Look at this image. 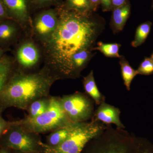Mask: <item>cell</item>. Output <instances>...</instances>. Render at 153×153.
<instances>
[{"label":"cell","mask_w":153,"mask_h":153,"mask_svg":"<svg viewBox=\"0 0 153 153\" xmlns=\"http://www.w3.org/2000/svg\"><path fill=\"white\" fill-rule=\"evenodd\" d=\"M13 153H33L30 152H25L22 151L16 150H13Z\"/></svg>","instance_id":"obj_31"},{"label":"cell","mask_w":153,"mask_h":153,"mask_svg":"<svg viewBox=\"0 0 153 153\" xmlns=\"http://www.w3.org/2000/svg\"><path fill=\"white\" fill-rule=\"evenodd\" d=\"M111 26L114 33L123 30L131 13V5L129 1L123 5L113 9Z\"/></svg>","instance_id":"obj_13"},{"label":"cell","mask_w":153,"mask_h":153,"mask_svg":"<svg viewBox=\"0 0 153 153\" xmlns=\"http://www.w3.org/2000/svg\"><path fill=\"white\" fill-rule=\"evenodd\" d=\"M103 12H107L112 10L111 0H100Z\"/></svg>","instance_id":"obj_26"},{"label":"cell","mask_w":153,"mask_h":153,"mask_svg":"<svg viewBox=\"0 0 153 153\" xmlns=\"http://www.w3.org/2000/svg\"><path fill=\"white\" fill-rule=\"evenodd\" d=\"M121 46V44L117 43L106 44L100 41L97 43L93 51H99L106 57L120 58L121 56L119 53Z\"/></svg>","instance_id":"obj_20"},{"label":"cell","mask_w":153,"mask_h":153,"mask_svg":"<svg viewBox=\"0 0 153 153\" xmlns=\"http://www.w3.org/2000/svg\"><path fill=\"white\" fill-rule=\"evenodd\" d=\"M21 25L10 19L0 22V49L7 51L19 41L22 30Z\"/></svg>","instance_id":"obj_10"},{"label":"cell","mask_w":153,"mask_h":153,"mask_svg":"<svg viewBox=\"0 0 153 153\" xmlns=\"http://www.w3.org/2000/svg\"><path fill=\"white\" fill-rule=\"evenodd\" d=\"M41 57V51L37 45L33 41H26L17 47L14 59L19 68L29 71L38 65Z\"/></svg>","instance_id":"obj_9"},{"label":"cell","mask_w":153,"mask_h":153,"mask_svg":"<svg viewBox=\"0 0 153 153\" xmlns=\"http://www.w3.org/2000/svg\"><path fill=\"white\" fill-rule=\"evenodd\" d=\"M10 19L19 23L22 28L28 25L30 14L27 0H2Z\"/></svg>","instance_id":"obj_12"},{"label":"cell","mask_w":153,"mask_h":153,"mask_svg":"<svg viewBox=\"0 0 153 153\" xmlns=\"http://www.w3.org/2000/svg\"><path fill=\"white\" fill-rule=\"evenodd\" d=\"M94 12L96 10L100 4V0H89Z\"/></svg>","instance_id":"obj_28"},{"label":"cell","mask_w":153,"mask_h":153,"mask_svg":"<svg viewBox=\"0 0 153 153\" xmlns=\"http://www.w3.org/2000/svg\"><path fill=\"white\" fill-rule=\"evenodd\" d=\"M10 19L8 16L7 13L2 0H0V22Z\"/></svg>","instance_id":"obj_25"},{"label":"cell","mask_w":153,"mask_h":153,"mask_svg":"<svg viewBox=\"0 0 153 153\" xmlns=\"http://www.w3.org/2000/svg\"><path fill=\"white\" fill-rule=\"evenodd\" d=\"M66 8L82 14L94 12L89 0H66L63 4Z\"/></svg>","instance_id":"obj_21"},{"label":"cell","mask_w":153,"mask_h":153,"mask_svg":"<svg viewBox=\"0 0 153 153\" xmlns=\"http://www.w3.org/2000/svg\"><path fill=\"white\" fill-rule=\"evenodd\" d=\"M0 153H13V150L9 148L0 147Z\"/></svg>","instance_id":"obj_29"},{"label":"cell","mask_w":153,"mask_h":153,"mask_svg":"<svg viewBox=\"0 0 153 153\" xmlns=\"http://www.w3.org/2000/svg\"><path fill=\"white\" fill-rule=\"evenodd\" d=\"M10 124V121L6 120L2 116V114L0 113V137L8 128Z\"/></svg>","instance_id":"obj_24"},{"label":"cell","mask_w":153,"mask_h":153,"mask_svg":"<svg viewBox=\"0 0 153 153\" xmlns=\"http://www.w3.org/2000/svg\"><path fill=\"white\" fill-rule=\"evenodd\" d=\"M59 80L44 66L38 71H26L16 66L0 93V113L10 107L26 110L34 100L49 95L53 83Z\"/></svg>","instance_id":"obj_2"},{"label":"cell","mask_w":153,"mask_h":153,"mask_svg":"<svg viewBox=\"0 0 153 153\" xmlns=\"http://www.w3.org/2000/svg\"><path fill=\"white\" fill-rule=\"evenodd\" d=\"M57 27L41 42L45 65L58 79H71L72 59L83 51H93L96 41L105 28L102 19L92 13L82 14L68 10L63 4L56 8Z\"/></svg>","instance_id":"obj_1"},{"label":"cell","mask_w":153,"mask_h":153,"mask_svg":"<svg viewBox=\"0 0 153 153\" xmlns=\"http://www.w3.org/2000/svg\"><path fill=\"white\" fill-rule=\"evenodd\" d=\"M120 114L119 108L108 104L105 101L99 105L91 120L100 122L106 125L113 124L118 128L125 129V126L120 120Z\"/></svg>","instance_id":"obj_11"},{"label":"cell","mask_w":153,"mask_h":153,"mask_svg":"<svg viewBox=\"0 0 153 153\" xmlns=\"http://www.w3.org/2000/svg\"><path fill=\"white\" fill-rule=\"evenodd\" d=\"M58 22L56 8L42 11L36 16L32 23L34 36L41 43L45 41L55 32Z\"/></svg>","instance_id":"obj_8"},{"label":"cell","mask_w":153,"mask_h":153,"mask_svg":"<svg viewBox=\"0 0 153 153\" xmlns=\"http://www.w3.org/2000/svg\"><path fill=\"white\" fill-rule=\"evenodd\" d=\"M16 64L13 57L5 55L0 60V93L6 85Z\"/></svg>","instance_id":"obj_16"},{"label":"cell","mask_w":153,"mask_h":153,"mask_svg":"<svg viewBox=\"0 0 153 153\" xmlns=\"http://www.w3.org/2000/svg\"><path fill=\"white\" fill-rule=\"evenodd\" d=\"M76 123H73L70 125L51 132L46 137V144L51 147H55L61 144L68 137Z\"/></svg>","instance_id":"obj_15"},{"label":"cell","mask_w":153,"mask_h":153,"mask_svg":"<svg viewBox=\"0 0 153 153\" xmlns=\"http://www.w3.org/2000/svg\"><path fill=\"white\" fill-rule=\"evenodd\" d=\"M15 122L26 130L38 134L51 132L73 123L63 109L60 97L56 96L52 97L50 106L44 113L33 118L25 117Z\"/></svg>","instance_id":"obj_4"},{"label":"cell","mask_w":153,"mask_h":153,"mask_svg":"<svg viewBox=\"0 0 153 153\" xmlns=\"http://www.w3.org/2000/svg\"><path fill=\"white\" fill-rule=\"evenodd\" d=\"M107 125L99 121L77 122L61 144L51 147L43 143L41 153H80L88 143L100 134Z\"/></svg>","instance_id":"obj_5"},{"label":"cell","mask_w":153,"mask_h":153,"mask_svg":"<svg viewBox=\"0 0 153 153\" xmlns=\"http://www.w3.org/2000/svg\"><path fill=\"white\" fill-rule=\"evenodd\" d=\"M31 3L37 8L46 7L52 5L61 4L62 0H31Z\"/></svg>","instance_id":"obj_23"},{"label":"cell","mask_w":153,"mask_h":153,"mask_svg":"<svg viewBox=\"0 0 153 153\" xmlns=\"http://www.w3.org/2000/svg\"><path fill=\"white\" fill-rule=\"evenodd\" d=\"M128 1V0H111L112 10L116 8L123 5Z\"/></svg>","instance_id":"obj_27"},{"label":"cell","mask_w":153,"mask_h":153,"mask_svg":"<svg viewBox=\"0 0 153 153\" xmlns=\"http://www.w3.org/2000/svg\"><path fill=\"white\" fill-rule=\"evenodd\" d=\"M43 142L40 134L26 130L15 121L0 137V147L25 152L41 153Z\"/></svg>","instance_id":"obj_6"},{"label":"cell","mask_w":153,"mask_h":153,"mask_svg":"<svg viewBox=\"0 0 153 153\" xmlns=\"http://www.w3.org/2000/svg\"><path fill=\"white\" fill-rule=\"evenodd\" d=\"M150 58H151V59H152V60L153 61V53H152V55H151Z\"/></svg>","instance_id":"obj_32"},{"label":"cell","mask_w":153,"mask_h":153,"mask_svg":"<svg viewBox=\"0 0 153 153\" xmlns=\"http://www.w3.org/2000/svg\"><path fill=\"white\" fill-rule=\"evenodd\" d=\"M119 59V64L120 66L124 84L127 90L130 91L132 81L135 76L137 75V70H134L130 66L128 60L123 56L121 55Z\"/></svg>","instance_id":"obj_18"},{"label":"cell","mask_w":153,"mask_h":153,"mask_svg":"<svg viewBox=\"0 0 153 153\" xmlns=\"http://www.w3.org/2000/svg\"><path fill=\"white\" fill-rule=\"evenodd\" d=\"M52 97L51 95L44 97L31 102L26 110L28 113L26 117L33 118L47 111L51 104Z\"/></svg>","instance_id":"obj_17"},{"label":"cell","mask_w":153,"mask_h":153,"mask_svg":"<svg viewBox=\"0 0 153 153\" xmlns=\"http://www.w3.org/2000/svg\"><path fill=\"white\" fill-rule=\"evenodd\" d=\"M6 52V51L5 50L0 49V60L2 58L4 55H5V53Z\"/></svg>","instance_id":"obj_30"},{"label":"cell","mask_w":153,"mask_h":153,"mask_svg":"<svg viewBox=\"0 0 153 153\" xmlns=\"http://www.w3.org/2000/svg\"><path fill=\"white\" fill-rule=\"evenodd\" d=\"M80 153H153V144L124 129L107 125Z\"/></svg>","instance_id":"obj_3"},{"label":"cell","mask_w":153,"mask_h":153,"mask_svg":"<svg viewBox=\"0 0 153 153\" xmlns=\"http://www.w3.org/2000/svg\"><path fill=\"white\" fill-rule=\"evenodd\" d=\"M82 84L85 93L93 100L97 105L105 101V97L99 90L97 85L93 70H91L87 76L83 77Z\"/></svg>","instance_id":"obj_14"},{"label":"cell","mask_w":153,"mask_h":153,"mask_svg":"<svg viewBox=\"0 0 153 153\" xmlns=\"http://www.w3.org/2000/svg\"><path fill=\"white\" fill-rule=\"evenodd\" d=\"M138 74L149 75L153 74V61L150 57H146L137 70Z\"/></svg>","instance_id":"obj_22"},{"label":"cell","mask_w":153,"mask_h":153,"mask_svg":"<svg viewBox=\"0 0 153 153\" xmlns=\"http://www.w3.org/2000/svg\"><path fill=\"white\" fill-rule=\"evenodd\" d=\"M152 23L148 21L141 24L137 28L134 39L132 41L131 46L137 48L143 44L150 32Z\"/></svg>","instance_id":"obj_19"},{"label":"cell","mask_w":153,"mask_h":153,"mask_svg":"<svg viewBox=\"0 0 153 153\" xmlns=\"http://www.w3.org/2000/svg\"><path fill=\"white\" fill-rule=\"evenodd\" d=\"M152 7L153 8V1L152 2Z\"/></svg>","instance_id":"obj_33"},{"label":"cell","mask_w":153,"mask_h":153,"mask_svg":"<svg viewBox=\"0 0 153 153\" xmlns=\"http://www.w3.org/2000/svg\"><path fill=\"white\" fill-rule=\"evenodd\" d=\"M60 100L64 111L72 122H84L93 116L94 101L85 93L76 91L63 96Z\"/></svg>","instance_id":"obj_7"}]
</instances>
